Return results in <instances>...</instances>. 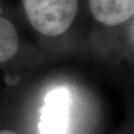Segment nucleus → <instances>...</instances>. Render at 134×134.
<instances>
[{
  "label": "nucleus",
  "mask_w": 134,
  "mask_h": 134,
  "mask_svg": "<svg viewBox=\"0 0 134 134\" xmlns=\"http://www.w3.org/2000/svg\"><path fill=\"white\" fill-rule=\"evenodd\" d=\"M19 48V37L14 25L1 16L0 9V62L8 61Z\"/></svg>",
  "instance_id": "20e7f679"
},
{
  "label": "nucleus",
  "mask_w": 134,
  "mask_h": 134,
  "mask_svg": "<svg viewBox=\"0 0 134 134\" xmlns=\"http://www.w3.org/2000/svg\"><path fill=\"white\" fill-rule=\"evenodd\" d=\"M0 134H18V133L11 132V130H3V132H0Z\"/></svg>",
  "instance_id": "39448f33"
},
{
  "label": "nucleus",
  "mask_w": 134,
  "mask_h": 134,
  "mask_svg": "<svg viewBox=\"0 0 134 134\" xmlns=\"http://www.w3.org/2000/svg\"><path fill=\"white\" fill-rule=\"evenodd\" d=\"M71 93L65 87L53 88L45 96L38 134H67L70 125Z\"/></svg>",
  "instance_id": "f03ea898"
},
{
  "label": "nucleus",
  "mask_w": 134,
  "mask_h": 134,
  "mask_svg": "<svg viewBox=\"0 0 134 134\" xmlns=\"http://www.w3.org/2000/svg\"><path fill=\"white\" fill-rule=\"evenodd\" d=\"M92 15L104 25H119L134 15V0H90Z\"/></svg>",
  "instance_id": "7ed1b4c3"
},
{
  "label": "nucleus",
  "mask_w": 134,
  "mask_h": 134,
  "mask_svg": "<svg viewBox=\"0 0 134 134\" xmlns=\"http://www.w3.org/2000/svg\"><path fill=\"white\" fill-rule=\"evenodd\" d=\"M32 27L45 36H58L68 30L77 14V0H23Z\"/></svg>",
  "instance_id": "f257e3e1"
},
{
  "label": "nucleus",
  "mask_w": 134,
  "mask_h": 134,
  "mask_svg": "<svg viewBox=\"0 0 134 134\" xmlns=\"http://www.w3.org/2000/svg\"><path fill=\"white\" fill-rule=\"evenodd\" d=\"M132 38H133V41H134V24L132 26Z\"/></svg>",
  "instance_id": "423d86ee"
}]
</instances>
